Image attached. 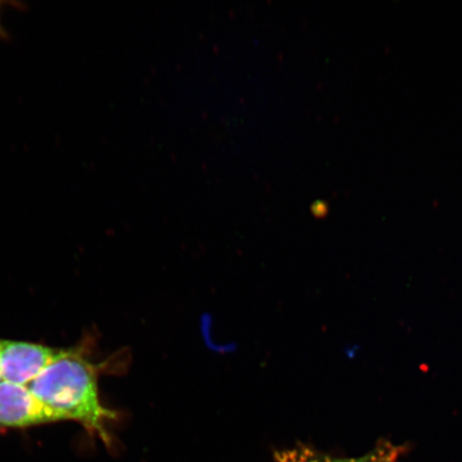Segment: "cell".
Instances as JSON below:
<instances>
[{"mask_svg": "<svg viewBox=\"0 0 462 462\" xmlns=\"http://www.w3.org/2000/svg\"><path fill=\"white\" fill-rule=\"evenodd\" d=\"M0 381H3V380H2V375H0Z\"/></svg>", "mask_w": 462, "mask_h": 462, "instance_id": "cell-5", "label": "cell"}, {"mask_svg": "<svg viewBox=\"0 0 462 462\" xmlns=\"http://www.w3.org/2000/svg\"><path fill=\"white\" fill-rule=\"evenodd\" d=\"M87 345L67 349L66 355L28 385L46 406L61 413L69 421H78L91 436L111 446L108 425L118 414L104 406L99 392V374L104 365L87 359Z\"/></svg>", "mask_w": 462, "mask_h": 462, "instance_id": "cell-1", "label": "cell"}, {"mask_svg": "<svg viewBox=\"0 0 462 462\" xmlns=\"http://www.w3.org/2000/svg\"><path fill=\"white\" fill-rule=\"evenodd\" d=\"M66 352L42 344L0 339V375L5 383L28 386Z\"/></svg>", "mask_w": 462, "mask_h": 462, "instance_id": "cell-2", "label": "cell"}, {"mask_svg": "<svg viewBox=\"0 0 462 462\" xmlns=\"http://www.w3.org/2000/svg\"><path fill=\"white\" fill-rule=\"evenodd\" d=\"M400 448L388 442L375 447L363 457L335 458L331 456L317 452V450L300 446L276 453L275 462H397Z\"/></svg>", "mask_w": 462, "mask_h": 462, "instance_id": "cell-4", "label": "cell"}, {"mask_svg": "<svg viewBox=\"0 0 462 462\" xmlns=\"http://www.w3.org/2000/svg\"><path fill=\"white\" fill-rule=\"evenodd\" d=\"M57 421L68 420L46 406L28 386L0 381V429L25 430Z\"/></svg>", "mask_w": 462, "mask_h": 462, "instance_id": "cell-3", "label": "cell"}]
</instances>
